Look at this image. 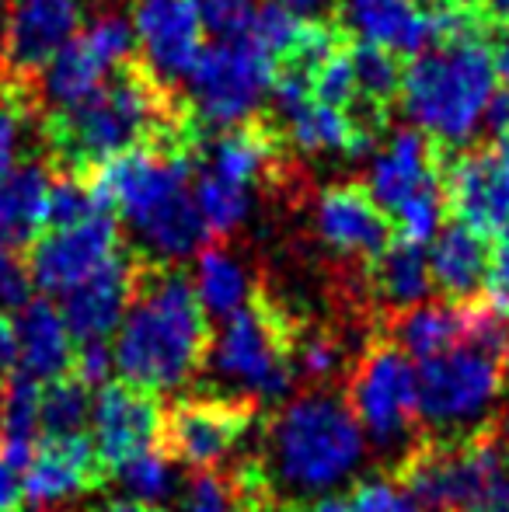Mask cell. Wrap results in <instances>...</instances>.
<instances>
[{
	"label": "cell",
	"instance_id": "cell-1",
	"mask_svg": "<svg viewBox=\"0 0 509 512\" xmlns=\"http://www.w3.org/2000/svg\"><path fill=\"white\" fill-rule=\"evenodd\" d=\"M199 133L147 143L88 171L98 203L129 227L136 248L157 265L199 255L210 241L196 206Z\"/></svg>",
	"mask_w": 509,
	"mask_h": 512
},
{
	"label": "cell",
	"instance_id": "cell-2",
	"mask_svg": "<svg viewBox=\"0 0 509 512\" xmlns=\"http://www.w3.org/2000/svg\"><path fill=\"white\" fill-rule=\"evenodd\" d=\"M210 324L196 286L171 265H143L140 286L116 331V370L150 394L178 391L210 359Z\"/></svg>",
	"mask_w": 509,
	"mask_h": 512
},
{
	"label": "cell",
	"instance_id": "cell-3",
	"mask_svg": "<svg viewBox=\"0 0 509 512\" xmlns=\"http://www.w3.org/2000/svg\"><path fill=\"white\" fill-rule=\"evenodd\" d=\"M182 122H189L185 108L171 105L168 91L140 63H126L102 91L49 112L42 133L67 175H88L112 157L164 140Z\"/></svg>",
	"mask_w": 509,
	"mask_h": 512
},
{
	"label": "cell",
	"instance_id": "cell-4",
	"mask_svg": "<svg viewBox=\"0 0 509 512\" xmlns=\"http://www.w3.org/2000/svg\"><path fill=\"white\" fill-rule=\"evenodd\" d=\"M499 91L492 35H468L419 53L405 63L401 112L440 150L468 147L485 126Z\"/></svg>",
	"mask_w": 509,
	"mask_h": 512
},
{
	"label": "cell",
	"instance_id": "cell-5",
	"mask_svg": "<svg viewBox=\"0 0 509 512\" xmlns=\"http://www.w3.org/2000/svg\"><path fill=\"white\" fill-rule=\"evenodd\" d=\"M363 457V429L342 398L307 394L272 418L269 460L272 481L293 492H325L339 485Z\"/></svg>",
	"mask_w": 509,
	"mask_h": 512
},
{
	"label": "cell",
	"instance_id": "cell-6",
	"mask_svg": "<svg viewBox=\"0 0 509 512\" xmlns=\"http://www.w3.org/2000/svg\"><path fill=\"white\" fill-rule=\"evenodd\" d=\"M297 335V321L255 290L252 300L224 321L210 345V363L220 377L248 387L258 398L279 401L297 380Z\"/></svg>",
	"mask_w": 509,
	"mask_h": 512
},
{
	"label": "cell",
	"instance_id": "cell-7",
	"mask_svg": "<svg viewBox=\"0 0 509 512\" xmlns=\"http://www.w3.org/2000/svg\"><path fill=\"white\" fill-rule=\"evenodd\" d=\"M419 418L429 439H464L489 429V408L503 391V352L464 342L419 363Z\"/></svg>",
	"mask_w": 509,
	"mask_h": 512
},
{
	"label": "cell",
	"instance_id": "cell-8",
	"mask_svg": "<svg viewBox=\"0 0 509 512\" xmlns=\"http://www.w3.org/2000/svg\"><path fill=\"white\" fill-rule=\"evenodd\" d=\"M272 81L276 60L255 39L213 42L185 81V115L196 129L213 133L245 126L272 95Z\"/></svg>",
	"mask_w": 509,
	"mask_h": 512
},
{
	"label": "cell",
	"instance_id": "cell-9",
	"mask_svg": "<svg viewBox=\"0 0 509 512\" xmlns=\"http://www.w3.org/2000/svg\"><path fill=\"white\" fill-rule=\"evenodd\" d=\"M133 49V21L119 11L98 14L35 74L39 102L49 105V112L84 102L126 67Z\"/></svg>",
	"mask_w": 509,
	"mask_h": 512
},
{
	"label": "cell",
	"instance_id": "cell-10",
	"mask_svg": "<svg viewBox=\"0 0 509 512\" xmlns=\"http://www.w3.org/2000/svg\"><path fill=\"white\" fill-rule=\"evenodd\" d=\"M346 405L377 446L408 439L419 418V373L391 338L370 342L353 363Z\"/></svg>",
	"mask_w": 509,
	"mask_h": 512
},
{
	"label": "cell",
	"instance_id": "cell-11",
	"mask_svg": "<svg viewBox=\"0 0 509 512\" xmlns=\"http://www.w3.org/2000/svg\"><path fill=\"white\" fill-rule=\"evenodd\" d=\"M258 408L252 398H189L164 415L161 450L168 460L192 471L224 464L255 429Z\"/></svg>",
	"mask_w": 509,
	"mask_h": 512
},
{
	"label": "cell",
	"instance_id": "cell-12",
	"mask_svg": "<svg viewBox=\"0 0 509 512\" xmlns=\"http://www.w3.org/2000/svg\"><path fill=\"white\" fill-rule=\"evenodd\" d=\"M440 182L457 223L489 241L509 234V143L489 140L461 150L447 161Z\"/></svg>",
	"mask_w": 509,
	"mask_h": 512
},
{
	"label": "cell",
	"instance_id": "cell-13",
	"mask_svg": "<svg viewBox=\"0 0 509 512\" xmlns=\"http://www.w3.org/2000/svg\"><path fill=\"white\" fill-rule=\"evenodd\" d=\"M119 251H123L119 220L112 213H95L70 227L42 230L28 251V269L35 290L63 297L77 283L95 276L102 265H109Z\"/></svg>",
	"mask_w": 509,
	"mask_h": 512
},
{
	"label": "cell",
	"instance_id": "cell-14",
	"mask_svg": "<svg viewBox=\"0 0 509 512\" xmlns=\"http://www.w3.org/2000/svg\"><path fill=\"white\" fill-rule=\"evenodd\" d=\"M129 21H133L136 53L143 56L140 67L164 91L189 81L192 67L206 49L199 0H136Z\"/></svg>",
	"mask_w": 509,
	"mask_h": 512
},
{
	"label": "cell",
	"instance_id": "cell-15",
	"mask_svg": "<svg viewBox=\"0 0 509 512\" xmlns=\"http://www.w3.org/2000/svg\"><path fill=\"white\" fill-rule=\"evenodd\" d=\"M91 422H95V446L105 471H123L129 460L161 446L164 408L157 394L133 387L126 380L105 384L91 401Z\"/></svg>",
	"mask_w": 509,
	"mask_h": 512
},
{
	"label": "cell",
	"instance_id": "cell-16",
	"mask_svg": "<svg viewBox=\"0 0 509 512\" xmlns=\"http://www.w3.org/2000/svg\"><path fill=\"white\" fill-rule=\"evenodd\" d=\"M109 481L98 446L88 432H70V436H42L35 453L25 467L21 495L32 506H53V502L88 495Z\"/></svg>",
	"mask_w": 509,
	"mask_h": 512
},
{
	"label": "cell",
	"instance_id": "cell-17",
	"mask_svg": "<svg viewBox=\"0 0 509 512\" xmlns=\"http://www.w3.org/2000/svg\"><path fill=\"white\" fill-rule=\"evenodd\" d=\"M314 230L335 255L374 262L394 241L391 216L367 185H332L314 203Z\"/></svg>",
	"mask_w": 509,
	"mask_h": 512
},
{
	"label": "cell",
	"instance_id": "cell-18",
	"mask_svg": "<svg viewBox=\"0 0 509 512\" xmlns=\"http://www.w3.org/2000/svg\"><path fill=\"white\" fill-rule=\"evenodd\" d=\"M81 28V0H14L4 18L7 70L35 77Z\"/></svg>",
	"mask_w": 509,
	"mask_h": 512
},
{
	"label": "cell",
	"instance_id": "cell-19",
	"mask_svg": "<svg viewBox=\"0 0 509 512\" xmlns=\"http://www.w3.org/2000/svg\"><path fill=\"white\" fill-rule=\"evenodd\" d=\"M140 276V258L129 255V251H119L95 276H88L70 293H63L60 310L74 342H95V338H109L112 331H119L126 310L136 297Z\"/></svg>",
	"mask_w": 509,
	"mask_h": 512
},
{
	"label": "cell",
	"instance_id": "cell-20",
	"mask_svg": "<svg viewBox=\"0 0 509 512\" xmlns=\"http://www.w3.org/2000/svg\"><path fill=\"white\" fill-rule=\"evenodd\" d=\"M339 25L342 32L360 35V42L408 60L436 46L433 18L419 0H342Z\"/></svg>",
	"mask_w": 509,
	"mask_h": 512
},
{
	"label": "cell",
	"instance_id": "cell-21",
	"mask_svg": "<svg viewBox=\"0 0 509 512\" xmlns=\"http://www.w3.org/2000/svg\"><path fill=\"white\" fill-rule=\"evenodd\" d=\"M440 178V147L426 133L408 126L394 129L384 140V147L374 154L367 171V192L391 213L398 203H405L426 185H436Z\"/></svg>",
	"mask_w": 509,
	"mask_h": 512
},
{
	"label": "cell",
	"instance_id": "cell-22",
	"mask_svg": "<svg viewBox=\"0 0 509 512\" xmlns=\"http://www.w3.org/2000/svg\"><path fill=\"white\" fill-rule=\"evenodd\" d=\"M14 328H18V366L25 377L53 384L74 370L77 342L63 321L60 304H49L46 297L28 300L14 317Z\"/></svg>",
	"mask_w": 509,
	"mask_h": 512
},
{
	"label": "cell",
	"instance_id": "cell-23",
	"mask_svg": "<svg viewBox=\"0 0 509 512\" xmlns=\"http://www.w3.org/2000/svg\"><path fill=\"white\" fill-rule=\"evenodd\" d=\"M429 276L433 286L450 300V304H471L478 290H485L489 276L492 241L475 234L464 223H450L429 241Z\"/></svg>",
	"mask_w": 509,
	"mask_h": 512
},
{
	"label": "cell",
	"instance_id": "cell-24",
	"mask_svg": "<svg viewBox=\"0 0 509 512\" xmlns=\"http://www.w3.org/2000/svg\"><path fill=\"white\" fill-rule=\"evenodd\" d=\"M478 310H482V304H450V300H443V304H419L394 317L387 338L405 356L426 363V359H436L475 338Z\"/></svg>",
	"mask_w": 509,
	"mask_h": 512
},
{
	"label": "cell",
	"instance_id": "cell-25",
	"mask_svg": "<svg viewBox=\"0 0 509 512\" xmlns=\"http://www.w3.org/2000/svg\"><path fill=\"white\" fill-rule=\"evenodd\" d=\"M279 122H283L293 147H297L300 154H311V157L314 154L363 157V154H370V147H374L377 136H381V129L363 122L356 112L321 105V102H314V98Z\"/></svg>",
	"mask_w": 509,
	"mask_h": 512
},
{
	"label": "cell",
	"instance_id": "cell-26",
	"mask_svg": "<svg viewBox=\"0 0 509 512\" xmlns=\"http://www.w3.org/2000/svg\"><path fill=\"white\" fill-rule=\"evenodd\" d=\"M56 178L46 164L25 161L0 175V248H25L49 227V192Z\"/></svg>",
	"mask_w": 509,
	"mask_h": 512
},
{
	"label": "cell",
	"instance_id": "cell-27",
	"mask_svg": "<svg viewBox=\"0 0 509 512\" xmlns=\"http://www.w3.org/2000/svg\"><path fill=\"white\" fill-rule=\"evenodd\" d=\"M203 171L213 178H224L241 189L262 185L279 164V143L265 122H245L217 133L203 150Z\"/></svg>",
	"mask_w": 509,
	"mask_h": 512
},
{
	"label": "cell",
	"instance_id": "cell-28",
	"mask_svg": "<svg viewBox=\"0 0 509 512\" xmlns=\"http://www.w3.org/2000/svg\"><path fill=\"white\" fill-rule=\"evenodd\" d=\"M42 429V384L25 373H14L0 387V457L14 474L25 471Z\"/></svg>",
	"mask_w": 509,
	"mask_h": 512
},
{
	"label": "cell",
	"instance_id": "cell-29",
	"mask_svg": "<svg viewBox=\"0 0 509 512\" xmlns=\"http://www.w3.org/2000/svg\"><path fill=\"white\" fill-rule=\"evenodd\" d=\"M374 293L384 307L391 310H412L426 304L429 290H433V276H429V258L426 248L405 241H391L381 258L367 265Z\"/></svg>",
	"mask_w": 509,
	"mask_h": 512
},
{
	"label": "cell",
	"instance_id": "cell-30",
	"mask_svg": "<svg viewBox=\"0 0 509 512\" xmlns=\"http://www.w3.org/2000/svg\"><path fill=\"white\" fill-rule=\"evenodd\" d=\"M192 286H196V297L206 314L224 317V321L238 314L255 293L252 283H248L245 265H241L227 248H213V244L199 251Z\"/></svg>",
	"mask_w": 509,
	"mask_h": 512
},
{
	"label": "cell",
	"instance_id": "cell-31",
	"mask_svg": "<svg viewBox=\"0 0 509 512\" xmlns=\"http://www.w3.org/2000/svg\"><path fill=\"white\" fill-rule=\"evenodd\" d=\"M252 199H255L252 189H241V185L213 178V175H206V171L196 175V206L206 223L210 241L213 237L234 234V230L248 220V213H252Z\"/></svg>",
	"mask_w": 509,
	"mask_h": 512
},
{
	"label": "cell",
	"instance_id": "cell-32",
	"mask_svg": "<svg viewBox=\"0 0 509 512\" xmlns=\"http://www.w3.org/2000/svg\"><path fill=\"white\" fill-rule=\"evenodd\" d=\"M443 213H447V199H443V182L426 185L415 196H408L405 203H398L391 209V230L394 241L405 244H419L426 248L436 234L443 230Z\"/></svg>",
	"mask_w": 509,
	"mask_h": 512
},
{
	"label": "cell",
	"instance_id": "cell-33",
	"mask_svg": "<svg viewBox=\"0 0 509 512\" xmlns=\"http://www.w3.org/2000/svg\"><path fill=\"white\" fill-rule=\"evenodd\" d=\"M91 418V394L88 384L67 373L42 387V432L46 436H70L84 432V422Z\"/></svg>",
	"mask_w": 509,
	"mask_h": 512
},
{
	"label": "cell",
	"instance_id": "cell-34",
	"mask_svg": "<svg viewBox=\"0 0 509 512\" xmlns=\"http://www.w3.org/2000/svg\"><path fill=\"white\" fill-rule=\"evenodd\" d=\"M311 98L321 105L360 112V91H356V70H353V46H349V42L314 70Z\"/></svg>",
	"mask_w": 509,
	"mask_h": 512
},
{
	"label": "cell",
	"instance_id": "cell-35",
	"mask_svg": "<svg viewBox=\"0 0 509 512\" xmlns=\"http://www.w3.org/2000/svg\"><path fill=\"white\" fill-rule=\"evenodd\" d=\"M119 478L126 481V488L136 495L140 502H150V506H161V502L171 499L175 492V474H171V460L164 457V450L143 453V457L129 460V464L119 471Z\"/></svg>",
	"mask_w": 509,
	"mask_h": 512
},
{
	"label": "cell",
	"instance_id": "cell-36",
	"mask_svg": "<svg viewBox=\"0 0 509 512\" xmlns=\"http://www.w3.org/2000/svg\"><path fill=\"white\" fill-rule=\"evenodd\" d=\"M95 213H109V209L98 203L88 175L56 178L53 192H49V227H70V223H81Z\"/></svg>",
	"mask_w": 509,
	"mask_h": 512
},
{
	"label": "cell",
	"instance_id": "cell-37",
	"mask_svg": "<svg viewBox=\"0 0 509 512\" xmlns=\"http://www.w3.org/2000/svg\"><path fill=\"white\" fill-rule=\"evenodd\" d=\"M199 18L213 42H245L255 35V0H199Z\"/></svg>",
	"mask_w": 509,
	"mask_h": 512
},
{
	"label": "cell",
	"instance_id": "cell-38",
	"mask_svg": "<svg viewBox=\"0 0 509 512\" xmlns=\"http://www.w3.org/2000/svg\"><path fill=\"white\" fill-rule=\"evenodd\" d=\"M304 28H307V18H300V14H293V11H286V7L269 4V0H265V4H258L252 39L272 56V60L279 63V60H286L293 49H297Z\"/></svg>",
	"mask_w": 509,
	"mask_h": 512
},
{
	"label": "cell",
	"instance_id": "cell-39",
	"mask_svg": "<svg viewBox=\"0 0 509 512\" xmlns=\"http://www.w3.org/2000/svg\"><path fill=\"white\" fill-rule=\"evenodd\" d=\"M293 363H297V373H304L307 380H328L339 373L342 366V349L328 331H307V335H297V352H293Z\"/></svg>",
	"mask_w": 509,
	"mask_h": 512
},
{
	"label": "cell",
	"instance_id": "cell-40",
	"mask_svg": "<svg viewBox=\"0 0 509 512\" xmlns=\"http://www.w3.org/2000/svg\"><path fill=\"white\" fill-rule=\"evenodd\" d=\"M32 269L18 248H0V310H21L32 300Z\"/></svg>",
	"mask_w": 509,
	"mask_h": 512
},
{
	"label": "cell",
	"instance_id": "cell-41",
	"mask_svg": "<svg viewBox=\"0 0 509 512\" xmlns=\"http://www.w3.org/2000/svg\"><path fill=\"white\" fill-rule=\"evenodd\" d=\"M116 370V356H112V345L105 338L95 342H77L74 352V377L88 387H105L109 384V373Z\"/></svg>",
	"mask_w": 509,
	"mask_h": 512
},
{
	"label": "cell",
	"instance_id": "cell-42",
	"mask_svg": "<svg viewBox=\"0 0 509 512\" xmlns=\"http://www.w3.org/2000/svg\"><path fill=\"white\" fill-rule=\"evenodd\" d=\"M21 140H25V105L18 102V95H4L0 98V175L14 168Z\"/></svg>",
	"mask_w": 509,
	"mask_h": 512
},
{
	"label": "cell",
	"instance_id": "cell-43",
	"mask_svg": "<svg viewBox=\"0 0 509 512\" xmlns=\"http://www.w3.org/2000/svg\"><path fill=\"white\" fill-rule=\"evenodd\" d=\"M485 304L496 310L499 317H509V234L492 244L489 276H485Z\"/></svg>",
	"mask_w": 509,
	"mask_h": 512
},
{
	"label": "cell",
	"instance_id": "cell-44",
	"mask_svg": "<svg viewBox=\"0 0 509 512\" xmlns=\"http://www.w3.org/2000/svg\"><path fill=\"white\" fill-rule=\"evenodd\" d=\"M189 512H234L227 481L217 478L213 471L199 474V478L192 481V492H189Z\"/></svg>",
	"mask_w": 509,
	"mask_h": 512
},
{
	"label": "cell",
	"instance_id": "cell-45",
	"mask_svg": "<svg viewBox=\"0 0 509 512\" xmlns=\"http://www.w3.org/2000/svg\"><path fill=\"white\" fill-rule=\"evenodd\" d=\"M14 363H18V328L7 310H0V387L14 377Z\"/></svg>",
	"mask_w": 509,
	"mask_h": 512
},
{
	"label": "cell",
	"instance_id": "cell-46",
	"mask_svg": "<svg viewBox=\"0 0 509 512\" xmlns=\"http://www.w3.org/2000/svg\"><path fill=\"white\" fill-rule=\"evenodd\" d=\"M482 129L489 133V140L509 143V91H503V88L496 91L489 112H485V126Z\"/></svg>",
	"mask_w": 509,
	"mask_h": 512
},
{
	"label": "cell",
	"instance_id": "cell-47",
	"mask_svg": "<svg viewBox=\"0 0 509 512\" xmlns=\"http://www.w3.org/2000/svg\"><path fill=\"white\" fill-rule=\"evenodd\" d=\"M21 502H25V495H21L18 478L7 467V460L0 457V512H21Z\"/></svg>",
	"mask_w": 509,
	"mask_h": 512
},
{
	"label": "cell",
	"instance_id": "cell-48",
	"mask_svg": "<svg viewBox=\"0 0 509 512\" xmlns=\"http://www.w3.org/2000/svg\"><path fill=\"white\" fill-rule=\"evenodd\" d=\"M492 56H496L499 88L509 91V25H496V32H492Z\"/></svg>",
	"mask_w": 509,
	"mask_h": 512
},
{
	"label": "cell",
	"instance_id": "cell-49",
	"mask_svg": "<svg viewBox=\"0 0 509 512\" xmlns=\"http://www.w3.org/2000/svg\"><path fill=\"white\" fill-rule=\"evenodd\" d=\"M269 4H279V7H286V11L300 14V18H314V14H318L321 7L328 4V0H269Z\"/></svg>",
	"mask_w": 509,
	"mask_h": 512
},
{
	"label": "cell",
	"instance_id": "cell-50",
	"mask_svg": "<svg viewBox=\"0 0 509 512\" xmlns=\"http://www.w3.org/2000/svg\"><path fill=\"white\" fill-rule=\"evenodd\" d=\"M102 512H161V509L150 506V502H140V499H116V502H109Z\"/></svg>",
	"mask_w": 509,
	"mask_h": 512
},
{
	"label": "cell",
	"instance_id": "cell-51",
	"mask_svg": "<svg viewBox=\"0 0 509 512\" xmlns=\"http://www.w3.org/2000/svg\"><path fill=\"white\" fill-rule=\"evenodd\" d=\"M482 7L496 25H509V0H482Z\"/></svg>",
	"mask_w": 509,
	"mask_h": 512
},
{
	"label": "cell",
	"instance_id": "cell-52",
	"mask_svg": "<svg viewBox=\"0 0 509 512\" xmlns=\"http://www.w3.org/2000/svg\"><path fill=\"white\" fill-rule=\"evenodd\" d=\"M394 512H429V509H426V506H419V502H415V499H408V495L401 492L398 509H394Z\"/></svg>",
	"mask_w": 509,
	"mask_h": 512
},
{
	"label": "cell",
	"instance_id": "cell-53",
	"mask_svg": "<svg viewBox=\"0 0 509 512\" xmlns=\"http://www.w3.org/2000/svg\"><path fill=\"white\" fill-rule=\"evenodd\" d=\"M7 74V53H4V25H0V81Z\"/></svg>",
	"mask_w": 509,
	"mask_h": 512
},
{
	"label": "cell",
	"instance_id": "cell-54",
	"mask_svg": "<svg viewBox=\"0 0 509 512\" xmlns=\"http://www.w3.org/2000/svg\"><path fill=\"white\" fill-rule=\"evenodd\" d=\"M503 380L509 384V335H506V345H503Z\"/></svg>",
	"mask_w": 509,
	"mask_h": 512
},
{
	"label": "cell",
	"instance_id": "cell-55",
	"mask_svg": "<svg viewBox=\"0 0 509 512\" xmlns=\"http://www.w3.org/2000/svg\"><path fill=\"white\" fill-rule=\"evenodd\" d=\"M499 436H503V443H506V450H509V411H506V418H503V432H499Z\"/></svg>",
	"mask_w": 509,
	"mask_h": 512
},
{
	"label": "cell",
	"instance_id": "cell-56",
	"mask_svg": "<svg viewBox=\"0 0 509 512\" xmlns=\"http://www.w3.org/2000/svg\"><path fill=\"white\" fill-rule=\"evenodd\" d=\"M461 4H482V0H461Z\"/></svg>",
	"mask_w": 509,
	"mask_h": 512
}]
</instances>
